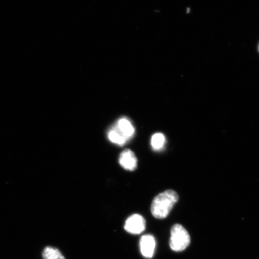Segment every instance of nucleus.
<instances>
[{
	"label": "nucleus",
	"mask_w": 259,
	"mask_h": 259,
	"mask_svg": "<svg viewBox=\"0 0 259 259\" xmlns=\"http://www.w3.org/2000/svg\"><path fill=\"white\" fill-rule=\"evenodd\" d=\"M139 244H140L141 253L144 257L147 258L153 257L156 242H155V239L153 235L142 236Z\"/></svg>",
	"instance_id": "obj_5"
},
{
	"label": "nucleus",
	"mask_w": 259,
	"mask_h": 259,
	"mask_svg": "<svg viewBox=\"0 0 259 259\" xmlns=\"http://www.w3.org/2000/svg\"><path fill=\"white\" fill-rule=\"evenodd\" d=\"M165 142H166V138L164 135L160 133H157L152 137L151 144L154 150L158 151L163 148Z\"/></svg>",
	"instance_id": "obj_9"
},
{
	"label": "nucleus",
	"mask_w": 259,
	"mask_h": 259,
	"mask_svg": "<svg viewBox=\"0 0 259 259\" xmlns=\"http://www.w3.org/2000/svg\"><path fill=\"white\" fill-rule=\"evenodd\" d=\"M108 137L109 141L112 143L119 146L124 145L128 142L127 139L123 137L113 126L109 130L108 133Z\"/></svg>",
	"instance_id": "obj_8"
},
{
	"label": "nucleus",
	"mask_w": 259,
	"mask_h": 259,
	"mask_svg": "<svg viewBox=\"0 0 259 259\" xmlns=\"http://www.w3.org/2000/svg\"><path fill=\"white\" fill-rule=\"evenodd\" d=\"M119 163L124 169L134 171L137 169L138 159L134 152L126 149L119 155Z\"/></svg>",
	"instance_id": "obj_6"
},
{
	"label": "nucleus",
	"mask_w": 259,
	"mask_h": 259,
	"mask_svg": "<svg viewBox=\"0 0 259 259\" xmlns=\"http://www.w3.org/2000/svg\"><path fill=\"white\" fill-rule=\"evenodd\" d=\"M258 52H259V45H258Z\"/></svg>",
	"instance_id": "obj_11"
},
{
	"label": "nucleus",
	"mask_w": 259,
	"mask_h": 259,
	"mask_svg": "<svg viewBox=\"0 0 259 259\" xmlns=\"http://www.w3.org/2000/svg\"><path fill=\"white\" fill-rule=\"evenodd\" d=\"M190 236L189 232L182 225L176 224L170 231V247L176 252L184 251L190 245Z\"/></svg>",
	"instance_id": "obj_2"
},
{
	"label": "nucleus",
	"mask_w": 259,
	"mask_h": 259,
	"mask_svg": "<svg viewBox=\"0 0 259 259\" xmlns=\"http://www.w3.org/2000/svg\"><path fill=\"white\" fill-rule=\"evenodd\" d=\"M187 10H188L187 12H188V13H189V12H190V9H188Z\"/></svg>",
	"instance_id": "obj_10"
},
{
	"label": "nucleus",
	"mask_w": 259,
	"mask_h": 259,
	"mask_svg": "<svg viewBox=\"0 0 259 259\" xmlns=\"http://www.w3.org/2000/svg\"><path fill=\"white\" fill-rule=\"evenodd\" d=\"M44 259H66L58 248L48 246L44 249L42 252Z\"/></svg>",
	"instance_id": "obj_7"
},
{
	"label": "nucleus",
	"mask_w": 259,
	"mask_h": 259,
	"mask_svg": "<svg viewBox=\"0 0 259 259\" xmlns=\"http://www.w3.org/2000/svg\"><path fill=\"white\" fill-rule=\"evenodd\" d=\"M146 221L141 215L136 214L130 216L126 220L124 229L129 234L139 235L145 231Z\"/></svg>",
	"instance_id": "obj_3"
},
{
	"label": "nucleus",
	"mask_w": 259,
	"mask_h": 259,
	"mask_svg": "<svg viewBox=\"0 0 259 259\" xmlns=\"http://www.w3.org/2000/svg\"><path fill=\"white\" fill-rule=\"evenodd\" d=\"M178 199V194L172 190H168L158 194L151 204L152 215L157 219L166 218Z\"/></svg>",
	"instance_id": "obj_1"
},
{
	"label": "nucleus",
	"mask_w": 259,
	"mask_h": 259,
	"mask_svg": "<svg viewBox=\"0 0 259 259\" xmlns=\"http://www.w3.org/2000/svg\"><path fill=\"white\" fill-rule=\"evenodd\" d=\"M116 131L120 134L123 137H124L128 141L135 135V128L133 125L131 119L127 117H122L119 119L113 125Z\"/></svg>",
	"instance_id": "obj_4"
}]
</instances>
